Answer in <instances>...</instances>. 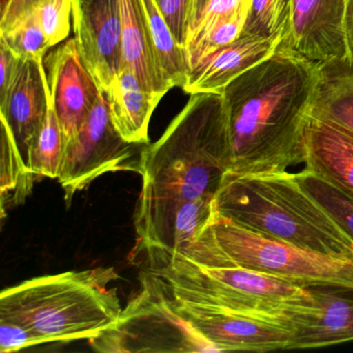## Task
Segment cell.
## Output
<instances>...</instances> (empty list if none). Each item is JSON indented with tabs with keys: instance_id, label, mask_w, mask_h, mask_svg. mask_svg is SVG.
Wrapping results in <instances>:
<instances>
[{
	"instance_id": "obj_1",
	"label": "cell",
	"mask_w": 353,
	"mask_h": 353,
	"mask_svg": "<svg viewBox=\"0 0 353 353\" xmlns=\"http://www.w3.org/2000/svg\"><path fill=\"white\" fill-rule=\"evenodd\" d=\"M317 65L280 48L222 92L235 174L280 173L305 163L303 128Z\"/></svg>"
},
{
	"instance_id": "obj_2",
	"label": "cell",
	"mask_w": 353,
	"mask_h": 353,
	"mask_svg": "<svg viewBox=\"0 0 353 353\" xmlns=\"http://www.w3.org/2000/svg\"><path fill=\"white\" fill-rule=\"evenodd\" d=\"M230 169L224 99L218 94H193L162 137L144 146L139 197L214 198Z\"/></svg>"
},
{
	"instance_id": "obj_3",
	"label": "cell",
	"mask_w": 353,
	"mask_h": 353,
	"mask_svg": "<svg viewBox=\"0 0 353 353\" xmlns=\"http://www.w3.org/2000/svg\"><path fill=\"white\" fill-rule=\"evenodd\" d=\"M223 218L309 251L353 260V241L301 187L295 173L227 172L214 197Z\"/></svg>"
},
{
	"instance_id": "obj_4",
	"label": "cell",
	"mask_w": 353,
	"mask_h": 353,
	"mask_svg": "<svg viewBox=\"0 0 353 353\" xmlns=\"http://www.w3.org/2000/svg\"><path fill=\"white\" fill-rule=\"evenodd\" d=\"M117 278L114 268H98L24 281L0 293V319L28 325L44 343L90 340L123 311L109 287Z\"/></svg>"
},
{
	"instance_id": "obj_5",
	"label": "cell",
	"mask_w": 353,
	"mask_h": 353,
	"mask_svg": "<svg viewBox=\"0 0 353 353\" xmlns=\"http://www.w3.org/2000/svg\"><path fill=\"white\" fill-rule=\"evenodd\" d=\"M150 274L183 301L210 305L256 317L291 321L316 305L311 288L241 268H208L181 254L148 252Z\"/></svg>"
},
{
	"instance_id": "obj_6",
	"label": "cell",
	"mask_w": 353,
	"mask_h": 353,
	"mask_svg": "<svg viewBox=\"0 0 353 353\" xmlns=\"http://www.w3.org/2000/svg\"><path fill=\"white\" fill-rule=\"evenodd\" d=\"M179 254L208 268H241L307 288L353 292V260L309 251L243 228L214 214L197 241Z\"/></svg>"
},
{
	"instance_id": "obj_7",
	"label": "cell",
	"mask_w": 353,
	"mask_h": 353,
	"mask_svg": "<svg viewBox=\"0 0 353 353\" xmlns=\"http://www.w3.org/2000/svg\"><path fill=\"white\" fill-rule=\"evenodd\" d=\"M90 343L103 353L219 352L181 315L165 283L150 272L117 322Z\"/></svg>"
},
{
	"instance_id": "obj_8",
	"label": "cell",
	"mask_w": 353,
	"mask_h": 353,
	"mask_svg": "<svg viewBox=\"0 0 353 353\" xmlns=\"http://www.w3.org/2000/svg\"><path fill=\"white\" fill-rule=\"evenodd\" d=\"M146 144L125 141L111 121L106 96L101 92L90 117L72 139L65 142L57 181L70 203L78 192L106 173L139 172L140 157Z\"/></svg>"
},
{
	"instance_id": "obj_9",
	"label": "cell",
	"mask_w": 353,
	"mask_h": 353,
	"mask_svg": "<svg viewBox=\"0 0 353 353\" xmlns=\"http://www.w3.org/2000/svg\"><path fill=\"white\" fill-rule=\"evenodd\" d=\"M172 297L181 315L214 345L219 352L289 350L292 342L291 321L256 317Z\"/></svg>"
},
{
	"instance_id": "obj_10",
	"label": "cell",
	"mask_w": 353,
	"mask_h": 353,
	"mask_svg": "<svg viewBox=\"0 0 353 353\" xmlns=\"http://www.w3.org/2000/svg\"><path fill=\"white\" fill-rule=\"evenodd\" d=\"M214 198L195 200L139 197L136 233L143 249L175 253L199 239L214 219Z\"/></svg>"
},
{
	"instance_id": "obj_11",
	"label": "cell",
	"mask_w": 353,
	"mask_h": 353,
	"mask_svg": "<svg viewBox=\"0 0 353 353\" xmlns=\"http://www.w3.org/2000/svg\"><path fill=\"white\" fill-rule=\"evenodd\" d=\"M72 17L82 61L106 94L121 69V1L73 0Z\"/></svg>"
},
{
	"instance_id": "obj_12",
	"label": "cell",
	"mask_w": 353,
	"mask_h": 353,
	"mask_svg": "<svg viewBox=\"0 0 353 353\" xmlns=\"http://www.w3.org/2000/svg\"><path fill=\"white\" fill-rule=\"evenodd\" d=\"M345 0H291L290 19L280 48L319 65L348 57Z\"/></svg>"
},
{
	"instance_id": "obj_13",
	"label": "cell",
	"mask_w": 353,
	"mask_h": 353,
	"mask_svg": "<svg viewBox=\"0 0 353 353\" xmlns=\"http://www.w3.org/2000/svg\"><path fill=\"white\" fill-rule=\"evenodd\" d=\"M45 65L51 98L65 142L81 129L101 90L82 61L76 39L67 41L51 52Z\"/></svg>"
},
{
	"instance_id": "obj_14",
	"label": "cell",
	"mask_w": 353,
	"mask_h": 353,
	"mask_svg": "<svg viewBox=\"0 0 353 353\" xmlns=\"http://www.w3.org/2000/svg\"><path fill=\"white\" fill-rule=\"evenodd\" d=\"M46 82L43 61L22 59L13 83L0 99L1 128L11 136L28 173L30 146L47 113Z\"/></svg>"
},
{
	"instance_id": "obj_15",
	"label": "cell",
	"mask_w": 353,
	"mask_h": 353,
	"mask_svg": "<svg viewBox=\"0 0 353 353\" xmlns=\"http://www.w3.org/2000/svg\"><path fill=\"white\" fill-rule=\"evenodd\" d=\"M303 143L305 169L353 199V135L307 113Z\"/></svg>"
},
{
	"instance_id": "obj_16",
	"label": "cell",
	"mask_w": 353,
	"mask_h": 353,
	"mask_svg": "<svg viewBox=\"0 0 353 353\" xmlns=\"http://www.w3.org/2000/svg\"><path fill=\"white\" fill-rule=\"evenodd\" d=\"M316 305L292 316L290 349H313L353 341V297L340 289L311 288Z\"/></svg>"
},
{
	"instance_id": "obj_17",
	"label": "cell",
	"mask_w": 353,
	"mask_h": 353,
	"mask_svg": "<svg viewBox=\"0 0 353 353\" xmlns=\"http://www.w3.org/2000/svg\"><path fill=\"white\" fill-rule=\"evenodd\" d=\"M280 43L278 39L241 34L234 42L223 47L191 71L183 90L191 96L222 94L235 78L272 57Z\"/></svg>"
},
{
	"instance_id": "obj_18",
	"label": "cell",
	"mask_w": 353,
	"mask_h": 353,
	"mask_svg": "<svg viewBox=\"0 0 353 353\" xmlns=\"http://www.w3.org/2000/svg\"><path fill=\"white\" fill-rule=\"evenodd\" d=\"M121 1V68L135 74L144 90L162 100L171 90L167 82L150 36L141 0Z\"/></svg>"
},
{
	"instance_id": "obj_19",
	"label": "cell",
	"mask_w": 353,
	"mask_h": 353,
	"mask_svg": "<svg viewBox=\"0 0 353 353\" xmlns=\"http://www.w3.org/2000/svg\"><path fill=\"white\" fill-rule=\"evenodd\" d=\"M113 125L125 141L150 144L148 128L161 99L144 90L135 74L121 67L106 94Z\"/></svg>"
},
{
	"instance_id": "obj_20",
	"label": "cell",
	"mask_w": 353,
	"mask_h": 353,
	"mask_svg": "<svg viewBox=\"0 0 353 353\" xmlns=\"http://www.w3.org/2000/svg\"><path fill=\"white\" fill-rule=\"evenodd\" d=\"M310 115L353 135V63L348 57L317 65Z\"/></svg>"
},
{
	"instance_id": "obj_21",
	"label": "cell",
	"mask_w": 353,
	"mask_h": 353,
	"mask_svg": "<svg viewBox=\"0 0 353 353\" xmlns=\"http://www.w3.org/2000/svg\"><path fill=\"white\" fill-rule=\"evenodd\" d=\"M161 69L171 88H183L189 77L185 47L177 42L157 0H141Z\"/></svg>"
},
{
	"instance_id": "obj_22",
	"label": "cell",
	"mask_w": 353,
	"mask_h": 353,
	"mask_svg": "<svg viewBox=\"0 0 353 353\" xmlns=\"http://www.w3.org/2000/svg\"><path fill=\"white\" fill-rule=\"evenodd\" d=\"M46 92V117L30 146L28 166L36 179L44 176L57 179L63 161L65 136L51 98L48 79Z\"/></svg>"
},
{
	"instance_id": "obj_23",
	"label": "cell",
	"mask_w": 353,
	"mask_h": 353,
	"mask_svg": "<svg viewBox=\"0 0 353 353\" xmlns=\"http://www.w3.org/2000/svg\"><path fill=\"white\" fill-rule=\"evenodd\" d=\"M301 187L353 241V199L307 169L295 173Z\"/></svg>"
},
{
	"instance_id": "obj_24",
	"label": "cell",
	"mask_w": 353,
	"mask_h": 353,
	"mask_svg": "<svg viewBox=\"0 0 353 353\" xmlns=\"http://www.w3.org/2000/svg\"><path fill=\"white\" fill-rule=\"evenodd\" d=\"M0 40L18 57L26 61H44V55L50 48L36 7L24 12L9 28L0 30Z\"/></svg>"
},
{
	"instance_id": "obj_25",
	"label": "cell",
	"mask_w": 353,
	"mask_h": 353,
	"mask_svg": "<svg viewBox=\"0 0 353 353\" xmlns=\"http://www.w3.org/2000/svg\"><path fill=\"white\" fill-rule=\"evenodd\" d=\"M290 6L291 0H251L243 34L282 43L288 32Z\"/></svg>"
},
{
	"instance_id": "obj_26",
	"label": "cell",
	"mask_w": 353,
	"mask_h": 353,
	"mask_svg": "<svg viewBox=\"0 0 353 353\" xmlns=\"http://www.w3.org/2000/svg\"><path fill=\"white\" fill-rule=\"evenodd\" d=\"M249 7L250 5L232 17L214 26L199 40L185 47L190 73L210 55L230 43L234 42L241 36L245 20H247Z\"/></svg>"
},
{
	"instance_id": "obj_27",
	"label": "cell",
	"mask_w": 353,
	"mask_h": 353,
	"mask_svg": "<svg viewBox=\"0 0 353 353\" xmlns=\"http://www.w3.org/2000/svg\"><path fill=\"white\" fill-rule=\"evenodd\" d=\"M34 7L49 46L63 42L71 30L73 0H40Z\"/></svg>"
},
{
	"instance_id": "obj_28",
	"label": "cell",
	"mask_w": 353,
	"mask_h": 353,
	"mask_svg": "<svg viewBox=\"0 0 353 353\" xmlns=\"http://www.w3.org/2000/svg\"><path fill=\"white\" fill-rule=\"evenodd\" d=\"M250 3L251 0H208L199 19L188 34L185 47L199 40L214 26L245 9Z\"/></svg>"
},
{
	"instance_id": "obj_29",
	"label": "cell",
	"mask_w": 353,
	"mask_h": 353,
	"mask_svg": "<svg viewBox=\"0 0 353 353\" xmlns=\"http://www.w3.org/2000/svg\"><path fill=\"white\" fill-rule=\"evenodd\" d=\"M40 344H44L42 339L28 325L0 319V352L11 353Z\"/></svg>"
},
{
	"instance_id": "obj_30",
	"label": "cell",
	"mask_w": 353,
	"mask_h": 353,
	"mask_svg": "<svg viewBox=\"0 0 353 353\" xmlns=\"http://www.w3.org/2000/svg\"><path fill=\"white\" fill-rule=\"evenodd\" d=\"M157 3L177 42L185 47L190 0H157Z\"/></svg>"
},
{
	"instance_id": "obj_31",
	"label": "cell",
	"mask_w": 353,
	"mask_h": 353,
	"mask_svg": "<svg viewBox=\"0 0 353 353\" xmlns=\"http://www.w3.org/2000/svg\"><path fill=\"white\" fill-rule=\"evenodd\" d=\"M21 61L3 41L0 40V99L7 94Z\"/></svg>"
},
{
	"instance_id": "obj_32",
	"label": "cell",
	"mask_w": 353,
	"mask_h": 353,
	"mask_svg": "<svg viewBox=\"0 0 353 353\" xmlns=\"http://www.w3.org/2000/svg\"><path fill=\"white\" fill-rule=\"evenodd\" d=\"M40 0H9L5 9L1 11L0 30L9 28L24 12L34 8Z\"/></svg>"
},
{
	"instance_id": "obj_33",
	"label": "cell",
	"mask_w": 353,
	"mask_h": 353,
	"mask_svg": "<svg viewBox=\"0 0 353 353\" xmlns=\"http://www.w3.org/2000/svg\"><path fill=\"white\" fill-rule=\"evenodd\" d=\"M344 32L348 59L353 63V0H345Z\"/></svg>"
},
{
	"instance_id": "obj_34",
	"label": "cell",
	"mask_w": 353,
	"mask_h": 353,
	"mask_svg": "<svg viewBox=\"0 0 353 353\" xmlns=\"http://www.w3.org/2000/svg\"><path fill=\"white\" fill-rule=\"evenodd\" d=\"M208 3V0H190L189 11H188V34L199 19L200 15Z\"/></svg>"
},
{
	"instance_id": "obj_35",
	"label": "cell",
	"mask_w": 353,
	"mask_h": 353,
	"mask_svg": "<svg viewBox=\"0 0 353 353\" xmlns=\"http://www.w3.org/2000/svg\"><path fill=\"white\" fill-rule=\"evenodd\" d=\"M8 1H9V0H0V3H1V11H3V10L5 9L6 6H7Z\"/></svg>"
}]
</instances>
